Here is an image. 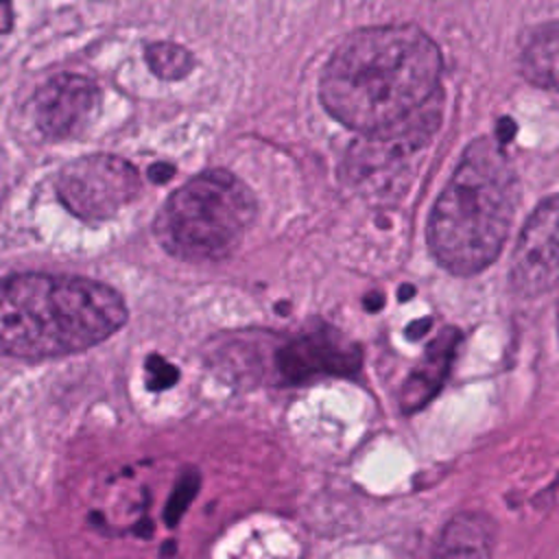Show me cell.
Wrapping results in <instances>:
<instances>
[{"label":"cell","instance_id":"cell-10","mask_svg":"<svg viewBox=\"0 0 559 559\" xmlns=\"http://www.w3.org/2000/svg\"><path fill=\"white\" fill-rule=\"evenodd\" d=\"M461 343V332L456 328H445L424 352L421 360L415 365L411 376L406 378L402 393H400V406L404 413H415L424 408L441 389L450 365L456 356Z\"/></svg>","mask_w":559,"mask_h":559},{"label":"cell","instance_id":"cell-1","mask_svg":"<svg viewBox=\"0 0 559 559\" xmlns=\"http://www.w3.org/2000/svg\"><path fill=\"white\" fill-rule=\"evenodd\" d=\"M443 59L415 24L369 26L347 35L323 66L319 98L356 133L391 127L441 94Z\"/></svg>","mask_w":559,"mask_h":559},{"label":"cell","instance_id":"cell-14","mask_svg":"<svg viewBox=\"0 0 559 559\" xmlns=\"http://www.w3.org/2000/svg\"><path fill=\"white\" fill-rule=\"evenodd\" d=\"M194 491H197V476H194V474L183 476V478L179 480L177 489L173 491L170 500H168V509H166V520H168V524H175V522L181 518V513L186 511L188 502L194 498Z\"/></svg>","mask_w":559,"mask_h":559},{"label":"cell","instance_id":"cell-4","mask_svg":"<svg viewBox=\"0 0 559 559\" xmlns=\"http://www.w3.org/2000/svg\"><path fill=\"white\" fill-rule=\"evenodd\" d=\"M255 207L253 192L236 175L205 170L166 199L155 218V236L181 260H221L245 236Z\"/></svg>","mask_w":559,"mask_h":559},{"label":"cell","instance_id":"cell-9","mask_svg":"<svg viewBox=\"0 0 559 559\" xmlns=\"http://www.w3.org/2000/svg\"><path fill=\"white\" fill-rule=\"evenodd\" d=\"M100 103L98 85L83 74H57L48 79L33 98L37 129L48 140L81 135L94 120Z\"/></svg>","mask_w":559,"mask_h":559},{"label":"cell","instance_id":"cell-16","mask_svg":"<svg viewBox=\"0 0 559 559\" xmlns=\"http://www.w3.org/2000/svg\"><path fill=\"white\" fill-rule=\"evenodd\" d=\"M13 28V4L11 0H0V35L11 33Z\"/></svg>","mask_w":559,"mask_h":559},{"label":"cell","instance_id":"cell-7","mask_svg":"<svg viewBox=\"0 0 559 559\" xmlns=\"http://www.w3.org/2000/svg\"><path fill=\"white\" fill-rule=\"evenodd\" d=\"M360 367V347L334 328L290 338L275 352V371L284 384H304L325 376H349Z\"/></svg>","mask_w":559,"mask_h":559},{"label":"cell","instance_id":"cell-13","mask_svg":"<svg viewBox=\"0 0 559 559\" xmlns=\"http://www.w3.org/2000/svg\"><path fill=\"white\" fill-rule=\"evenodd\" d=\"M144 57L151 72L164 81H179L186 74H190L194 66L192 55L183 46L173 41L148 44L144 50Z\"/></svg>","mask_w":559,"mask_h":559},{"label":"cell","instance_id":"cell-11","mask_svg":"<svg viewBox=\"0 0 559 559\" xmlns=\"http://www.w3.org/2000/svg\"><path fill=\"white\" fill-rule=\"evenodd\" d=\"M493 546V524L480 513L454 515L437 542L441 557H487Z\"/></svg>","mask_w":559,"mask_h":559},{"label":"cell","instance_id":"cell-15","mask_svg":"<svg viewBox=\"0 0 559 559\" xmlns=\"http://www.w3.org/2000/svg\"><path fill=\"white\" fill-rule=\"evenodd\" d=\"M179 378V371L166 362L162 356H151L146 360V382L148 389H168Z\"/></svg>","mask_w":559,"mask_h":559},{"label":"cell","instance_id":"cell-12","mask_svg":"<svg viewBox=\"0 0 559 559\" xmlns=\"http://www.w3.org/2000/svg\"><path fill=\"white\" fill-rule=\"evenodd\" d=\"M522 74L546 90H555L557 85V28L555 24H546L526 39L520 52Z\"/></svg>","mask_w":559,"mask_h":559},{"label":"cell","instance_id":"cell-6","mask_svg":"<svg viewBox=\"0 0 559 559\" xmlns=\"http://www.w3.org/2000/svg\"><path fill=\"white\" fill-rule=\"evenodd\" d=\"M59 201L83 221H105L140 194V175L122 157L83 155L55 179Z\"/></svg>","mask_w":559,"mask_h":559},{"label":"cell","instance_id":"cell-2","mask_svg":"<svg viewBox=\"0 0 559 559\" xmlns=\"http://www.w3.org/2000/svg\"><path fill=\"white\" fill-rule=\"evenodd\" d=\"M127 323L122 295L94 280L13 273L0 277V354L39 362L85 352Z\"/></svg>","mask_w":559,"mask_h":559},{"label":"cell","instance_id":"cell-3","mask_svg":"<svg viewBox=\"0 0 559 559\" xmlns=\"http://www.w3.org/2000/svg\"><path fill=\"white\" fill-rule=\"evenodd\" d=\"M518 207V175L502 142H472L428 218V247L452 275L489 266L509 236Z\"/></svg>","mask_w":559,"mask_h":559},{"label":"cell","instance_id":"cell-8","mask_svg":"<svg viewBox=\"0 0 559 559\" xmlns=\"http://www.w3.org/2000/svg\"><path fill=\"white\" fill-rule=\"evenodd\" d=\"M557 197H546L528 216L511 262V286L524 297L548 293L557 282Z\"/></svg>","mask_w":559,"mask_h":559},{"label":"cell","instance_id":"cell-5","mask_svg":"<svg viewBox=\"0 0 559 559\" xmlns=\"http://www.w3.org/2000/svg\"><path fill=\"white\" fill-rule=\"evenodd\" d=\"M439 120L441 94L413 116L380 131L362 133L360 142L347 151L349 181L371 190H386L391 183H400L402 175L411 173L415 157L430 144Z\"/></svg>","mask_w":559,"mask_h":559}]
</instances>
